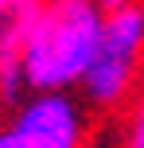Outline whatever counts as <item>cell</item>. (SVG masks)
Returning <instances> with one entry per match:
<instances>
[{"label": "cell", "mask_w": 144, "mask_h": 148, "mask_svg": "<svg viewBox=\"0 0 144 148\" xmlns=\"http://www.w3.org/2000/svg\"><path fill=\"white\" fill-rule=\"evenodd\" d=\"M105 12L98 0H47L23 47V78L31 94L82 90L98 55Z\"/></svg>", "instance_id": "cell-1"}, {"label": "cell", "mask_w": 144, "mask_h": 148, "mask_svg": "<svg viewBox=\"0 0 144 148\" xmlns=\"http://www.w3.org/2000/svg\"><path fill=\"white\" fill-rule=\"evenodd\" d=\"M140 74H144V0H136L125 12L105 16L98 55L78 94L93 113H113L129 97H136Z\"/></svg>", "instance_id": "cell-2"}, {"label": "cell", "mask_w": 144, "mask_h": 148, "mask_svg": "<svg viewBox=\"0 0 144 148\" xmlns=\"http://www.w3.org/2000/svg\"><path fill=\"white\" fill-rule=\"evenodd\" d=\"M90 105L74 90L27 94L0 125V148H86Z\"/></svg>", "instance_id": "cell-3"}, {"label": "cell", "mask_w": 144, "mask_h": 148, "mask_svg": "<svg viewBox=\"0 0 144 148\" xmlns=\"http://www.w3.org/2000/svg\"><path fill=\"white\" fill-rule=\"evenodd\" d=\"M47 0H0V78L23 66V47Z\"/></svg>", "instance_id": "cell-4"}, {"label": "cell", "mask_w": 144, "mask_h": 148, "mask_svg": "<svg viewBox=\"0 0 144 148\" xmlns=\"http://www.w3.org/2000/svg\"><path fill=\"white\" fill-rule=\"evenodd\" d=\"M117 148H144V86L136 90L129 105V117H125V129H121V144Z\"/></svg>", "instance_id": "cell-5"}, {"label": "cell", "mask_w": 144, "mask_h": 148, "mask_svg": "<svg viewBox=\"0 0 144 148\" xmlns=\"http://www.w3.org/2000/svg\"><path fill=\"white\" fill-rule=\"evenodd\" d=\"M132 4H136V0H98V8H101L105 16H113V12H125V8H132Z\"/></svg>", "instance_id": "cell-6"}]
</instances>
